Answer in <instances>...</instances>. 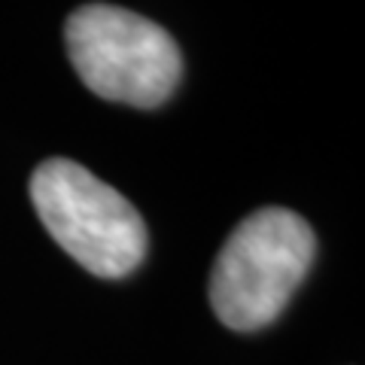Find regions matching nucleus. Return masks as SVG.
Here are the masks:
<instances>
[{
	"label": "nucleus",
	"mask_w": 365,
	"mask_h": 365,
	"mask_svg": "<svg viewBox=\"0 0 365 365\" xmlns=\"http://www.w3.org/2000/svg\"><path fill=\"white\" fill-rule=\"evenodd\" d=\"M317 256V237L299 213L262 207L225 237L210 271V304L235 332L271 326L302 287Z\"/></svg>",
	"instance_id": "nucleus-1"
},
{
	"label": "nucleus",
	"mask_w": 365,
	"mask_h": 365,
	"mask_svg": "<svg viewBox=\"0 0 365 365\" xmlns=\"http://www.w3.org/2000/svg\"><path fill=\"white\" fill-rule=\"evenodd\" d=\"M31 201L71 259L104 280L128 277L150 247L137 207L71 158H46L31 174Z\"/></svg>",
	"instance_id": "nucleus-2"
},
{
	"label": "nucleus",
	"mask_w": 365,
	"mask_h": 365,
	"mask_svg": "<svg viewBox=\"0 0 365 365\" xmlns=\"http://www.w3.org/2000/svg\"><path fill=\"white\" fill-rule=\"evenodd\" d=\"M64 43L76 76L104 101L155 110L180 86L182 55L177 40L131 9L79 6L64 25Z\"/></svg>",
	"instance_id": "nucleus-3"
}]
</instances>
